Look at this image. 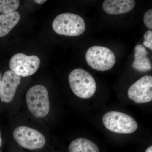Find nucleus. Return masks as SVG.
<instances>
[{
  "label": "nucleus",
  "mask_w": 152,
  "mask_h": 152,
  "mask_svg": "<svg viewBox=\"0 0 152 152\" xmlns=\"http://www.w3.org/2000/svg\"><path fill=\"white\" fill-rule=\"evenodd\" d=\"M20 15L18 12L0 15V37H4L10 32L18 23Z\"/></svg>",
  "instance_id": "obj_12"
},
{
  "label": "nucleus",
  "mask_w": 152,
  "mask_h": 152,
  "mask_svg": "<svg viewBox=\"0 0 152 152\" xmlns=\"http://www.w3.org/2000/svg\"><path fill=\"white\" fill-rule=\"evenodd\" d=\"M86 58L91 68L99 71L110 69L115 65L116 59L110 49L100 46H94L88 49Z\"/></svg>",
  "instance_id": "obj_5"
},
{
  "label": "nucleus",
  "mask_w": 152,
  "mask_h": 152,
  "mask_svg": "<svg viewBox=\"0 0 152 152\" xmlns=\"http://www.w3.org/2000/svg\"><path fill=\"white\" fill-rule=\"evenodd\" d=\"M148 54V51L143 46L137 45L135 48L134 60L132 63L133 68L141 72L151 70V63L150 59L147 56Z\"/></svg>",
  "instance_id": "obj_11"
},
{
  "label": "nucleus",
  "mask_w": 152,
  "mask_h": 152,
  "mask_svg": "<svg viewBox=\"0 0 152 152\" xmlns=\"http://www.w3.org/2000/svg\"><path fill=\"white\" fill-rule=\"evenodd\" d=\"M46 1H45V0H35L34 1L35 2L39 4H42Z\"/></svg>",
  "instance_id": "obj_17"
},
{
  "label": "nucleus",
  "mask_w": 152,
  "mask_h": 152,
  "mask_svg": "<svg viewBox=\"0 0 152 152\" xmlns=\"http://www.w3.org/2000/svg\"><path fill=\"white\" fill-rule=\"evenodd\" d=\"M2 76L0 72V91H1V86L2 80Z\"/></svg>",
  "instance_id": "obj_19"
},
{
  "label": "nucleus",
  "mask_w": 152,
  "mask_h": 152,
  "mask_svg": "<svg viewBox=\"0 0 152 152\" xmlns=\"http://www.w3.org/2000/svg\"><path fill=\"white\" fill-rule=\"evenodd\" d=\"M71 89L77 96L82 99H88L96 92V86L92 76L83 69H76L69 76Z\"/></svg>",
  "instance_id": "obj_1"
},
{
  "label": "nucleus",
  "mask_w": 152,
  "mask_h": 152,
  "mask_svg": "<svg viewBox=\"0 0 152 152\" xmlns=\"http://www.w3.org/2000/svg\"><path fill=\"white\" fill-rule=\"evenodd\" d=\"M14 138L20 146L27 149H39L46 142L45 136L34 129L22 126L15 129Z\"/></svg>",
  "instance_id": "obj_6"
},
{
  "label": "nucleus",
  "mask_w": 152,
  "mask_h": 152,
  "mask_svg": "<svg viewBox=\"0 0 152 152\" xmlns=\"http://www.w3.org/2000/svg\"><path fill=\"white\" fill-rule=\"evenodd\" d=\"M145 152H152V146H151L147 149Z\"/></svg>",
  "instance_id": "obj_18"
},
{
  "label": "nucleus",
  "mask_w": 152,
  "mask_h": 152,
  "mask_svg": "<svg viewBox=\"0 0 152 152\" xmlns=\"http://www.w3.org/2000/svg\"><path fill=\"white\" fill-rule=\"evenodd\" d=\"M102 121L108 130L118 134H131L138 128L137 123L132 117L121 112H107L103 116Z\"/></svg>",
  "instance_id": "obj_4"
},
{
  "label": "nucleus",
  "mask_w": 152,
  "mask_h": 152,
  "mask_svg": "<svg viewBox=\"0 0 152 152\" xmlns=\"http://www.w3.org/2000/svg\"><path fill=\"white\" fill-rule=\"evenodd\" d=\"M128 96L136 103L144 104L152 100V77H142L129 88Z\"/></svg>",
  "instance_id": "obj_8"
},
{
  "label": "nucleus",
  "mask_w": 152,
  "mask_h": 152,
  "mask_svg": "<svg viewBox=\"0 0 152 152\" xmlns=\"http://www.w3.org/2000/svg\"><path fill=\"white\" fill-rule=\"evenodd\" d=\"M69 152H99L94 142L88 139L79 138L73 141L69 146Z\"/></svg>",
  "instance_id": "obj_13"
},
{
  "label": "nucleus",
  "mask_w": 152,
  "mask_h": 152,
  "mask_svg": "<svg viewBox=\"0 0 152 152\" xmlns=\"http://www.w3.org/2000/svg\"><path fill=\"white\" fill-rule=\"evenodd\" d=\"M52 26L58 34L70 37L80 35L86 28L83 19L78 15L70 13L57 16L53 21Z\"/></svg>",
  "instance_id": "obj_2"
},
{
  "label": "nucleus",
  "mask_w": 152,
  "mask_h": 152,
  "mask_svg": "<svg viewBox=\"0 0 152 152\" xmlns=\"http://www.w3.org/2000/svg\"><path fill=\"white\" fill-rule=\"evenodd\" d=\"M136 1L134 0H105L103 9L110 15L126 13L134 9Z\"/></svg>",
  "instance_id": "obj_10"
},
{
  "label": "nucleus",
  "mask_w": 152,
  "mask_h": 152,
  "mask_svg": "<svg viewBox=\"0 0 152 152\" xmlns=\"http://www.w3.org/2000/svg\"><path fill=\"white\" fill-rule=\"evenodd\" d=\"M40 64V60L37 56H28L22 53L14 55L10 62L11 70L20 77H28L34 74Z\"/></svg>",
  "instance_id": "obj_7"
},
{
  "label": "nucleus",
  "mask_w": 152,
  "mask_h": 152,
  "mask_svg": "<svg viewBox=\"0 0 152 152\" xmlns=\"http://www.w3.org/2000/svg\"><path fill=\"white\" fill-rule=\"evenodd\" d=\"M21 77L11 70L6 71L2 80L0 99L3 102L8 103L13 99Z\"/></svg>",
  "instance_id": "obj_9"
},
{
  "label": "nucleus",
  "mask_w": 152,
  "mask_h": 152,
  "mask_svg": "<svg viewBox=\"0 0 152 152\" xmlns=\"http://www.w3.org/2000/svg\"><path fill=\"white\" fill-rule=\"evenodd\" d=\"M144 46L148 48L151 50H152V31L149 30L145 33L144 35Z\"/></svg>",
  "instance_id": "obj_15"
},
{
  "label": "nucleus",
  "mask_w": 152,
  "mask_h": 152,
  "mask_svg": "<svg viewBox=\"0 0 152 152\" xmlns=\"http://www.w3.org/2000/svg\"><path fill=\"white\" fill-rule=\"evenodd\" d=\"M20 5L18 0H0V13L7 14L15 12Z\"/></svg>",
  "instance_id": "obj_14"
},
{
  "label": "nucleus",
  "mask_w": 152,
  "mask_h": 152,
  "mask_svg": "<svg viewBox=\"0 0 152 152\" xmlns=\"http://www.w3.org/2000/svg\"><path fill=\"white\" fill-rule=\"evenodd\" d=\"M28 108L34 116L43 118L50 111L49 94L46 88L42 85H36L31 87L26 94Z\"/></svg>",
  "instance_id": "obj_3"
},
{
  "label": "nucleus",
  "mask_w": 152,
  "mask_h": 152,
  "mask_svg": "<svg viewBox=\"0 0 152 152\" xmlns=\"http://www.w3.org/2000/svg\"><path fill=\"white\" fill-rule=\"evenodd\" d=\"M2 140L1 137V132H0V148L2 147Z\"/></svg>",
  "instance_id": "obj_20"
},
{
  "label": "nucleus",
  "mask_w": 152,
  "mask_h": 152,
  "mask_svg": "<svg viewBox=\"0 0 152 152\" xmlns=\"http://www.w3.org/2000/svg\"><path fill=\"white\" fill-rule=\"evenodd\" d=\"M144 23L148 28L152 29V10H150L146 12L144 15Z\"/></svg>",
  "instance_id": "obj_16"
}]
</instances>
